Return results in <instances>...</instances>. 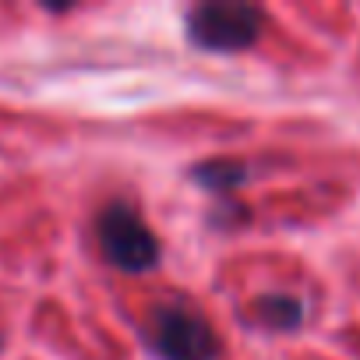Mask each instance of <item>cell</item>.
<instances>
[{
  "label": "cell",
  "mask_w": 360,
  "mask_h": 360,
  "mask_svg": "<svg viewBox=\"0 0 360 360\" xmlns=\"http://www.w3.org/2000/svg\"><path fill=\"white\" fill-rule=\"evenodd\" d=\"M262 11L251 4H237V0H216V4H198L188 15V36L202 50H248L262 36Z\"/></svg>",
  "instance_id": "6da1fadb"
},
{
  "label": "cell",
  "mask_w": 360,
  "mask_h": 360,
  "mask_svg": "<svg viewBox=\"0 0 360 360\" xmlns=\"http://www.w3.org/2000/svg\"><path fill=\"white\" fill-rule=\"evenodd\" d=\"M99 248L120 272H148L159 262V240L127 202H113L99 212Z\"/></svg>",
  "instance_id": "7a4b0ae2"
},
{
  "label": "cell",
  "mask_w": 360,
  "mask_h": 360,
  "mask_svg": "<svg viewBox=\"0 0 360 360\" xmlns=\"http://www.w3.org/2000/svg\"><path fill=\"white\" fill-rule=\"evenodd\" d=\"M148 346L162 360H216L219 339L212 325L188 307H159L145 328Z\"/></svg>",
  "instance_id": "3957f363"
},
{
  "label": "cell",
  "mask_w": 360,
  "mask_h": 360,
  "mask_svg": "<svg viewBox=\"0 0 360 360\" xmlns=\"http://www.w3.org/2000/svg\"><path fill=\"white\" fill-rule=\"evenodd\" d=\"M255 314L269 325V328H297L304 321V304L290 293H269L255 304Z\"/></svg>",
  "instance_id": "277c9868"
},
{
  "label": "cell",
  "mask_w": 360,
  "mask_h": 360,
  "mask_svg": "<svg viewBox=\"0 0 360 360\" xmlns=\"http://www.w3.org/2000/svg\"><path fill=\"white\" fill-rule=\"evenodd\" d=\"M195 180L209 191H233L248 180V166L244 162H233V159H216V162H202L195 166Z\"/></svg>",
  "instance_id": "5b68a950"
}]
</instances>
